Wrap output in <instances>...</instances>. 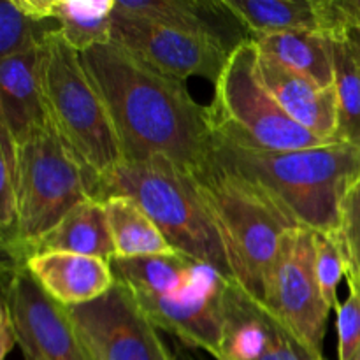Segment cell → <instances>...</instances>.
Returning a JSON list of instances; mask_svg holds the SVG:
<instances>
[{"label":"cell","mask_w":360,"mask_h":360,"mask_svg":"<svg viewBox=\"0 0 360 360\" xmlns=\"http://www.w3.org/2000/svg\"><path fill=\"white\" fill-rule=\"evenodd\" d=\"M81 58L111 116L123 160L164 157L188 172L210 162L211 109L193 101L185 81L153 69L112 41L81 53Z\"/></svg>","instance_id":"1"},{"label":"cell","mask_w":360,"mask_h":360,"mask_svg":"<svg viewBox=\"0 0 360 360\" xmlns=\"http://www.w3.org/2000/svg\"><path fill=\"white\" fill-rule=\"evenodd\" d=\"M211 158L259 186L295 227L316 234H336L341 202L360 178V148L350 143L274 151L214 134Z\"/></svg>","instance_id":"2"},{"label":"cell","mask_w":360,"mask_h":360,"mask_svg":"<svg viewBox=\"0 0 360 360\" xmlns=\"http://www.w3.org/2000/svg\"><path fill=\"white\" fill-rule=\"evenodd\" d=\"M111 269L157 329L221 359L225 290L232 281L183 253L112 259Z\"/></svg>","instance_id":"3"},{"label":"cell","mask_w":360,"mask_h":360,"mask_svg":"<svg viewBox=\"0 0 360 360\" xmlns=\"http://www.w3.org/2000/svg\"><path fill=\"white\" fill-rule=\"evenodd\" d=\"M112 195L134 200L176 252L213 267L236 283L220 232L188 171L164 157L123 160L95 185L94 199Z\"/></svg>","instance_id":"4"},{"label":"cell","mask_w":360,"mask_h":360,"mask_svg":"<svg viewBox=\"0 0 360 360\" xmlns=\"http://www.w3.org/2000/svg\"><path fill=\"white\" fill-rule=\"evenodd\" d=\"M190 174L220 232L236 285L266 308L267 280L281 238L299 227L259 186L213 158Z\"/></svg>","instance_id":"5"},{"label":"cell","mask_w":360,"mask_h":360,"mask_svg":"<svg viewBox=\"0 0 360 360\" xmlns=\"http://www.w3.org/2000/svg\"><path fill=\"white\" fill-rule=\"evenodd\" d=\"M95 183L53 125L18 144L16 221L0 236L4 269H23L30 246L77 204L94 199Z\"/></svg>","instance_id":"6"},{"label":"cell","mask_w":360,"mask_h":360,"mask_svg":"<svg viewBox=\"0 0 360 360\" xmlns=\"http://www.w3.org/2000/svg\"><path fill=\"white\" fill-rule=\"evenodd\" d=\"M41 77L49 122L98 181L122 164V148L81 53L58 30L49 32L42 42Z\"/></svg>","instance_id":"7"},{"label":"cell","mask_w":360,"mask_h":360,"mask_svg":"<svg viewBox=\"0 0 360 360\" xmlns=\"http://www.w3.org/2000/svg\"><path fill=\"white\" fill-rule=\"evenodd\" d=\"M259 51L252 41L238 46L214 83L210 105L214 134L243 146L260 150H308L327 141L299 125L278 104L259 76Z\"/></svg>","instance_id":"8"},{"label":"cell","mask_w":360,"mask_h":360,"mask_svg":"<svg viewBox=\"0 0 360 360\" xmlns=\"http://www.w3.org/2000/svg\"><path fill=\"white\" fill-rule=\"evenodd\" d=\"M266 308L313 350L322 352L330 308L316 276L315 232L283 234L266 288Z\"/></svg>","instance_id":"9"},{"label":"cell","mask_w":360,"mask_h":360,"mask_svg":"<svg viewBox=\"0 0 360 360\" xmlns=\"http://www.w3.org/2000/svg\"><path fill=\"white\" fill-rule=\"evenodd\" d=\"M4 297L23 360H97L65 306L53 301L25 269H4Z\"/></svg>","instance_id":"10"},{"label":"cell","mask_w":360,"mask_h":360,"mask_svg":"<svg viewBox=\"0 0 360 360\" xmlns=\"http://www.w3.org/2000/svg\"><path fill=\"white\" fill-rule=\"evenodd\" d=\"M67 311L97 360H172L157 327L120 281L95 301Z\"/></svg>","instance_id":"11"},{"label":"cell","mask_w":360,"mask_h":360,"mask_svg":"<svg viewBox=\"0 0 360 360\" xmlns=\"http://www.w3.org/2000/svg\"><path fill=\"white\" fill-rule=\"evenodd\" d=\"M111 41L153 69L181 81L204 77L217 83L232 53L217 39L118 13H112Z\"/></svg>","instance_id":"12"},{"label":"cell","mask_w":360,"mask_h":360,"mask_svg":"<svg viewBox=\"0 0 360 360\" xmlns=\"http://www.w3.org/2000/svg\"><path fill=\"white\" fill-rule=\"evenodd\" d=\"M259 51V49H257ZM259 76L292 120L327 141L340 139L336 86H320L271 56L259 53Z\"/></svg>","instance_id":"13"},{"label":"cell","mask_w":360,"mask_h":360,"mask_svg":"<svg viewBox=\"0 0 360 360\" xmlns=\"http://www.w3.org/2000/svg\"><path fill=\"white\" fill-rule=\"evenodd\" d=\"M115 13L206 35L232 51L252 41L250 32L224 0H116Z\"/></svg>","instance_id":"14"},{"label":"cell","mask_w":360,"mask_h":360,"mask_svg":"<svg viewBox=\"0 0 360 360\" xmlns=\"http://www.w3.org/2000/svg\"><path fill=\"white\" fill-rule=\"evenodd\" d=\"M39 48L0 60V125L18 144L44 132L49 122L41 77Z\"/></svg>","instance_id":"15"},{"label":"cell","mask_w":360,"mask_h":360,"mask_svg":"<svg viewBox=\"0 0 360 360\" xmlns=\"http://www.w3.org/2000/svg\"><path fill=\"white\" fill-rule=\"evenodd\" d=\"M25 269L39 287L65 308L86 304L115 285L111 262L76 253H41L27 260Z\"/></svg>","instance_id":"16"},{"label":"cell","mask_w":360,"mask_h":360,"mask_svg":"<svg viewBox=\"0 0 360 360\" xmlns=\"http://www.w3.org/2000/svg\"><path fill=\"white\" fill-rule=\"evenodd\" d=\"M250 32L257 34L306 30L333 37L345 30L336 0H224Z\"/></svg>","instance_id":"17"},{"label":"cell","mask_w":360,"mask_h":360,"mask_svg":"<svg viewBox=\"0 0 360 360\" xmlns=\"http://www.w3.org/2000/svg\"><path fill=\"white\" fill-rule=\"evenodd\" d=\"M20 7L41 21L53 20L62 37L84 53L111 42L116 0H18Z\"/></svg>","instance_id":"18"},{"label":"cell","mask_w":360,"mask_h":360,"mask_svg":"<svg viewBox=\"0 0 360 360\" xmlns=\"http://www.w3.org/2000/svg\"><path fill=\"white\" fill-rule=\"evenodd\" d=\"M76 253L111 262L115 259L104 202L88 199L70 210L48 234L30 246L27 260L41 253Z\"/></svg>","instance_id":"19"},{"label":"cell","mask_w":360,"mask_h":360,"mask_svg":"<svg viewBox=\"0 0 360 360\" xmlns=\"http://www.w3.org/2000/svg\"><path fill=\"white\" fill-rule=\"evenodd\" d=\"M259 53L271 56L287 69L302 74L320 86L334 84L333 37L320 32L290 30L252 35Z\"/></svg>","instance_id":"20"},{"label":"cell","mask_w":360,"mask_h":360,"mask_svg":"<svg viewBox=\"0 0 360 360\" xmlns=\"http://www.w3.org/2000/svg\"><path fill=\"white\" fill-rule=\"evenodd\" d=\"M102 202L115 248V259H139L178 253L169 245L155 221L134 200L112 195Z\"/></svg>","instance_id":"21"},{"label":"cell","mask_w":360,"mask_h":360,"mask_svg":"<svg viewBox=\"0 0 360 360\" xmlns=\"http://www.w3.org/2000/svg\"><path fill=\"white\" fill-rule=\"evenodd\" d=\"M340 139L360 148V46L345 30L333 35Z\"/></svg>","instance_id":"22"},{"label":"cell","mask_w":360,"mask_h":360,"mask_svg":"<svg viewBox=\"0 0 360 360\" xmlns=\"http://www.w3.org/2000/svg\"><path fill=\"white\" fill-rule=\"evenodd\" d=\"M53 30H58L56 21H41L21 9L18 0H4L0 4V60L39 48Z\"/></svg>","instance_id":"23"},{"label":"cell","mask_w":360,"mask_h":360,"mask_svg":"<svg viewBox=\"0 0 360 360\" xmlns=\"http://www.w3.org/2000/svg\"><path fill=\"white\" fill-rule=\"evenodd\" d=\"M334 236L347 264V276L360 285V178L341 202L340 225Z\"/></svg>","instance_id":"24"},{"label":"cell","mask_w":360,"mask_h":360,"mask_svg":"<svg viewBox=\"0 0 360 360\" xmlns=\"http://www.w3.org/2000/svg\"><path fill=\"white\" fill-rule=\"evenodd\" d=\"M16 174L18 143L0 125V236L9 234L16 221Z\"/></svg>","instance_id":"25"},{"label":"cell","mask_w":360,"mask_h":360,"mask_svg":"<svg viewBox=\"0 0 360 360\" xmlns=\"http://www.w3.org/2000/svg\"><path fill=\"white\" fill-rule=\"evenodd\" d=\"M316 276H319L320 290L330 309L340 308L338 302V287L343 276H347V264L341 253L340 243L334 234H316Z\"/></svg>","instance_id":"26"},{"label":"cell","mask_w":360,"mask_h":360,"mask_svg":"<svg viewBox=\"0 0 360 360\" xmlns=\"http://www.w3.org/2000/svg\"><path fill=\"white\" fill-rule=\"evenodd\" d=\"M348 297L338 308L340 360H352L360 350V285L348 278Z\"/></svg>","instance_id":"27"},{"label":"cell","mask_w":360,"mask_h":360,"mask_svg":"<svg viewBox=\"0 0 360 360\" xmlns=\"http://www.w3.org/2000/svg\"><path fill=\"white\" fill-rule=\"evenodd\" d=\"M259 360H326V357L322 352L313 350L281 323L271 345Z\"/></svg>","instance_id":"28"},{"label":"cell","mask_w":360,"mask_h":360,"mask_svg":"<svg viewBox=\"0 0 360 360\" xmlns=\"http://www.w3.org/2000/svg\"><path fill=\"white\" fill-rule=\"evenodd\" d=\"M345 25H360V0H336Z\"/></svg>","instance_id":"29"},{"label":"cell","mask_w":360,"mask_h":360,"mask_svg":"<svg viewBox=\"0 0 360 360\" xmlns=\"http://www.w3.org/2000/svg\"><path fill=\"white\" fill-rule=\"evenodd\" d=\"M347 34L360 46V25H347Z\"/></svg>","instance_id":"30"},{"label":"cell","mask_w":360,"mask_h":360,"mask_svg":"<svg viewBox=\"0 0 360 360\" xmlns=\"http://www.w3.org/2000/svg\"><path fill=\"white\" fill-rule=\"evenodd\" d=\"M352 360H360V350L357 352V355H355V357H354V359H352Z\"/></svg>","instance_id":"31"}]
</instances>
